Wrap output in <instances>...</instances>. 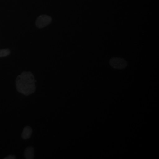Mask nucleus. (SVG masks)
Instances as JSON below:
<instances>
[{
	"label": "nucleus",
	"instance_id": "obj_1",
	"mask_svg": "<svg viewBox=\"0 0 159 159\" xmlns=\"http://www.w3.org/2000/svg\"><path fill=\"white\" fill-rule=\"evenodd\" d=\"M35 80L31 72H23L17 77L16 85L17 91L25 96H29L35 90Z\"/></svg>",
	"mask_w": 159,
	"mask_h": 159
},
{
	"label": "nucleus",
	"instance_id": "obj_2",
	"mask_svg": "<svg viewBox=\"0 0 159 159\" xmlns=\"http://www.w3.org/2000/svg\"><path fill=\"white\" fill-rule=\"evenodd\" d=\"M110 66L116 69H123L127 66V63L125 59L121 58L115 57L110 60Z\"/></svg>",
	"mask_w": 159,
	"mask_h": 159
},
{
	"label": "nucleus",
	"instance_id": "obj_3",
	"mask_svg": "<svg viewBox=\"0 0 159 159\" xmlns=\"http://www.w3.org/2000/svg\"><path fill=\"white\" fill-rule=\"evenodd\" d=\"M52 21V18L51 17L47 15H41L36 20L35 25L36 26L39 28L42 29L50 24Z\"/></svg>",
	"mask_w": 159,
	"mask_h": 159
},
{
	"label": "nucleus",
	"instance_id": "obj_4",
	"mask_svg": "<svg viewBox=\"0 0 159 159\" xmlns=\"http://www.w3.org/2000/svg\"><path fill=\"white\" fill-rule=\"evenodd\" d=\"M33 133V130L31 127L26 126L24 127L23 131V133L21 134V137L23 139H29Z\"/></svg>",
	"mask_w": 159,
	"mask_h": 159
},
{
	"label": "nucleus",
	"instance_id": "obj_5",
	"mask_svg": "<svg viewBox=\"0 0 159 159\" xmlns=\"http://www.w3.org/2000/svg\"><path fill=\"white\" fill-rule=\"evenodd\" d=\"M25 158L27 159H34V149L33 147H28L26 148L24 152Z\"/></svg>",
	"mask_w": 159,
	"mask_h": 159
},
{
	"label": "nucleus",
	"instance_id": "obj_6",
	"mask_svg": "<svg viewBox=\"0 0 159 159\" xmlns=\"http://www.w3.org/2000/svg\"><path fill=\"white\" fill-rule=\"evenodd\" d=\"M10 54V50L9 49L0 50V57H6Z\"/></svg>",
	"mask_w": 159,
	"mask_h": 159
},
{
	"label": "nucleus",
	"instance_id": "obj_7",
	"mask_svg": "<svg viewBox=\"0 0 159 159\" xmlns=\"http://www.w3.org/2000/svg\"><path fill=\"white\" fill-rule=\"evenodd\" d=\"M5 159H16V157L13 155H10V156H7L6 157L4 158Z\"/></svg>",
	"mask_w": 159,
	"mask_h": 159
}]
</instances>
